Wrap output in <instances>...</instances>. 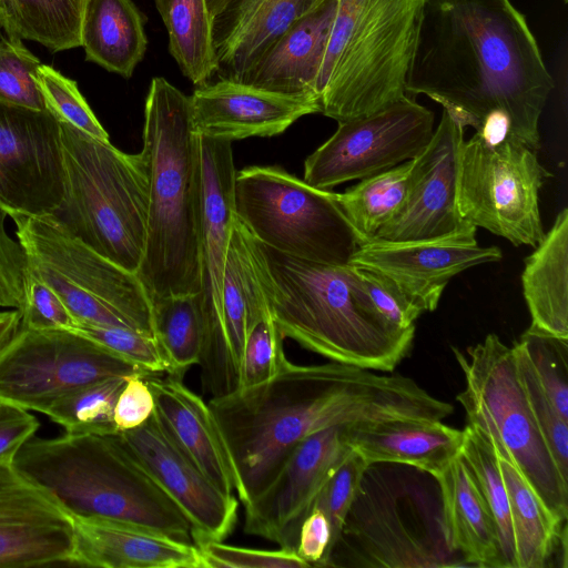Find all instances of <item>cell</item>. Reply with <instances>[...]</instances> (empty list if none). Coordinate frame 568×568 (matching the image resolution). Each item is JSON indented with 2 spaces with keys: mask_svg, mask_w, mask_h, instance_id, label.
Masks as SVG:
<instances>
[{
  "mask_svg": "<svg viewBox=\"0 0 568 568\" xmlns=\"http://www.w3.org/2000/svg\"><path fill=\"white\" fill-rule=\"evenodd\" d=\"M222 314L229 351L241 371L248 329L258 320L272 315L258 280L252 236L237 219L225 258Z\"/></svg>",
  "mask_w": 568,
  "mask_h": 568,
  "instance_id": "f546056e",
  "label": "cell"
},
{
  "mask_svg": "<svg viewBox=\"0 0 568 568\" xmlns=\"http://www.w3.org/2000/svg\"><path fill=\"white\" fill-rule=\"evenodd\" d=\"M145 22L132 0H87L80 32L85 60L131 78L146 52Z\"/></svg>",
  "mask_w": 568,
  "mask_h": 568,
  "instance_id": "f1b7e54d",
  "label": "cell"
},
{
  "mask_svg": "<svg viewBox=\"0 0 568 568\" xmlns=\"http://www.w3.org/2000/svg\"><path fill=\"white\" fill-rule=\"evenodd\" d=\"M435 479L447 549L460 552L466 565L504 568L495 523L462 453Z\"/></svg>",
  "mask_w": 568,
  "mask_h": 568,
  "instance_id": "4316f807",
  "label": "cell"
},
{
  "mask_svg": "<svg viewBox=\"0 0 568 568\" xmlns=\"http://www.w3.org/2000/svg\"><path fill=\"white\" fill-rule=\"evenodd\" d=\"M73 519L13 462L0 460V568L72 564Z\"/></svg>",
  "mask_w": 568,
  "mask_h": 568,
  "instance_id": "ffe728a7",
  "label": "cell"
},
{
  "mask_svg": "<svg viewBox=\"0 0 568 568\" xmlns=\"http://www.w3.org/2000/svg\"><path fill=\"white\" fill-rule=\"evenodd\" d=\"M425 0H337L316 91L322 114L343 122L406 94Z\"/></svg>",
  "mask_w": 568,
  "mask_h": 568,
  "instance_id": "8992f818",
  "label": "cell"
},
{
  "mask_svg": "<svg viewBox=\"0 0 568 568\" xmlns=\"http://www.w3.org/2000/svg\"><path fill=\"white\" fill-rule=\"evenodd\" d=\"M21 326L19 310L0 312V354L10 344Z\"/></svg>",
  "mask_w": 568,
  "mask_h": 568,
  "instance_id": "f5cc1de1",
  "label": "cell"
},
{
  "mask_svg": "<svg viewBox=\"0 0 568 568\" xmlns=\"http://www.w3.org/2000/svg\"><path fill=\"white\" fill-rule=\"evenodd\" d=\"M63 193L60 121L48 110L0 102V210L53 215Z\"/></svg>",
  "mask_w": 568,
  "mask_h": 568,
  "instance_id": "9a60e30c",
  "label": "cell"
},
{
  "mask_svg": "<svg viewBox=\"0 0 568 568\" xmlns=\"http://www.w3.org/2000/svg\"><path fill=\"white\" fill-rule=\"evenodd\" d=\"M7 216L0 210V307L19 310L24 298L29 258L21 242L7 233Z\"/></svg>",
  "mask_w": 568,
  "mask_h": 568,
  "instance_id": "c3c4849f",
  "label": "cell"
},
{
  "mask_svg": "<svg viewBox=\"0 0 568 568\" xmlns=\"http://www.w3.org/2000/svg\"><path fill=\"white\" fill-rule=\"evenodd\" d=\"M252 236V235H251ZM256 271L282 336L333 362L392 372L408 354L415 329L384 320L358 267L280 253L252 236Z\"/></svg>",
  "mask_w": 568,
  "mask_h": 568,
  "instance_id": "3957f363",
  "label": "cell"
},
{
  "mask_svg": "<svg viewBox=\"0 0 568 568\" xmlns=\"http://www.w3.org/2000/svg\"><path fill=\"white\" fill-rule=\"evenodd\" d=\"M412 165L413 160L403 162L337 193L343 213L364 243L373 240L402 207Z\"/></svg>",
  "mask_w": 568,
  "mask_h": 568,
  "instance_id": "836d02e7",
  "label": "cell"
},
{
  "mask_svg": "<svg viewBox=\"0 0 568 568\" xmlns=\"http://www.w3.org/2000/svg\"><path fill=\"white\" fill-rule=\"evenodd\" d=\"M366 295L375 311L400 329H415V321L424 313L390 280L359 268Z\"/></svg>",
  "mask_w": 568,
  "mask_h": 568,
  "instance_id": "7dc6e473",
  "label": "cell"
},
{
  "mask_svg": "<svg viewBox=\"0 0 568 568\" xmlns=\"http://www.w3.org/2000/svg\"><path fill=\"white\" fill-rule=\"evenodd\" d=\"M19 312L23 328L41 331L78 328L77 321L60 296L30 270Z\"/></svg>",
  "mask_w": 568,
  "mask_h": 568,
  "instance_id": "bcb514c9",
  "label": "cell"
},
{
  "mask_svg": "<svg viewBox=\"0 0 568 568\" xmlns=\"http://www.w3.org/2000/svg\"><path fill=\"white\" fill-rule=\"evenodd\" d=\"M37 82L45 108L60 122L69 124L95 139L110 141L78 84L61 72L41 63L37 72Z\"/></svg>",
  "mask_w": 568,
  "mask_h": 568,
  "instance_id": "60d3db41",
  "label": "cell"
},
{
  "mask_svg": "<svg viewBox=\"0 0 568 568\" xmlns=\"http://www.w3.org/2000/svg\"><path fill=\"white\" fill-rule=\"evenodd\" d=\"M371 371L286 358L271 381L210 398L243 506L266 487L300 442L322 429L397 418L443 420L454 412L409 377Z\"/></svg>",
  "mask_w": 568,
  "mask_h": 568,
  "instance_id": "7a4b0ae2",
  "label": "cell"
},
{
  "mask_svg": "<svg viewBox=\"0 0 568 568\" xmlns=\"http://www.w3.org/2000/svg\"><path fill=\"white\" fill-rule=\"evenodd\" d=\"M156 341L170 364V373L183 377L197 365L202 349V321L197 294L151 300Z\"/></svg>",
  "mask_w": 568,
  "mask_h": 568,
  "instance_id": "e575fe53",
  "label": "cell"
},
{
  "mask_svg": "<svg viewBox=\"0 0 568 568\" xmlns=\"http://www.w3.org/2000/svg\"><path fill=\"white\" fill-rule=\"evenodd\" d=\"M41 61L22 40L0 36V102L33 110H47L37 82Z\"/></svg>",
  "mask_w": 568,
  "mask_h": 568,
  "instance_id": "ab89813d",
  "label": "cell"
},
{
  "mask_svg": "<svg viewBox=\"0 0 568 568\" xmlns=\"http://www.w3.org/2000/svg\"><path fill=\"white\" fill-rule=\"evenodd\" d=\"M346 426L322 429L293 448L266 487L244 506L246 534L296 550L302 521L352 450L345 438Z\"/></svg>",
  "mask_w": 568,
  "mask_h": 568,
  "instance_id": "e0dca14e",
  "label": "cell"
},
{
  "mask_svg": "<svg viewBox=\"0 0 568 568\" xmlns=\"http://www.w3.org/2000/svg\"><path fill=\"white\" fill-rule=\"evenodd\" d=\"M555 87L525 16L510 0H425L406 94H424L465 128L540 148Z\"/></svg>",
  "mask_w": 568,
  "mask_h": 568,
  "instance_id": "6da1fadb",
  "label": "cell"
},
{
  "mask_svg": "<svg viewBox=\"0 0 568 568\" xmlns=\"http://www.w3.org/2000/svg\"><path fill=\"white\" fill-rule=\"evenodd\" d=\"M125 378L112 376L87 385L57 402L45 415L65 433H115L114 406Z\"/></svg>",
  "mask_w": 568,
  "mask_h": 568,
  "instance_id": "8d00e7d4",
  "label": "cell"
},
{
  "mask_svg": "<svg viewBox=\"0 0 568 568\" xmlns=\"http://www.w3.org/2000/svg\"><path fill=\"white\" fill-rule=\"evenodd\" d=\"M13 465L71 518H101L192 542L191 524L119 432L30 438Z\"/></svg>",
  "mask_w": 568,
  "mask_h": 568,
  "instance_id": "5b68a950",
  "label": "cell"
},
{
  "mask_svg": "<svg viewBox=\"0 0 568 568\" xmlns=\"http://www.w3.org/2000/svg\"><path fill=\"white\" fill-rule=\"evenodd\" d=\"M551 173L536 151L505 134L476 132L463 141L457 156L456 205L460 219L534 248L545 232L539 191Z\"/></svg>",
  "mask_w": 568,
  "mask_h": 568,
  "instance_id": "8fae6325",
  "label": "cell"
},
{
  "mask_svg": "<svg viewBox=\"0 0 568 568\" xmlns=\"http://www.w3.org/2000/svg\"><path fill=\"white\" fill-rule=\"evenodd\" d=\"M518 342L550 403L568 420V339L529 327Z\"/></svg>",
  "mask_w": 568,
  "mask_h": 568,
  "instance_id": "74e56055",
  "label": "cell"
},
{
  "mask_svg": "<svg viewBox=\"0 0 568 568\" xmlns=\"http://www.w3.org/2000/svg\"><path fill=\"white\" fill-rule=\"evenodd\" d=\"M145 379L154 396L155 413L179 447L223 494L237 493V474L209 403L180 376L148 374Z\"/></svg>",
  "mask_w": 568,
  "mask_h": 568,
  "instance_id": "7402d4cb",
  "label": "cell"
},
{
  "mask_svg": "<svg viewBox=\"0 0 568 568\" xmlns=\"http://www.w3.org/2000/svg\"><path fill=\"white\" fill-rule=\"evenodd\" d=\"M564 2H567V0H562Z\"/></svg>",
  "mask_w": 568,
  "mask_h": 568,
  "instance_id": "9f6ffc18",
  "label": "cell"
},
{
  "mask_svg": "<svg viewBox=\"0 0 568 568\" xmlns=\"http://www.w3.org/2000/svg\"><path fill=\"white\" fill-rule=\"evenodd\" d=\"M233 205L236 219L256 241L296 258L347 265L364 244L343 213L337 193L278 166L236 171Z\"/></svg>",
  "mask_w": 568,
  "mask_h": 568,
  "instance_id": "30bf717a",
  "label": "cell"
},
{
  "mask_svg": "<svg viewBox=\"0 0 568 568\" xmlns=\"http://www.w3.org/2000/svg\"><path fill=\"white\" fill-rule=\"evenodd\" d=\"M486 442L495 452L508 493L516 568H542L566 525L542 505L508 452L498 444Z\"/></svg>",
  "mask_w": 568,
  "mask_h": 568,
  "instance_id": "4dcf8cb0",
  "label": "cell"
},
{
  "mask_svg": "<svg viewBox=\"0 0 568 568\" xmlns=\"http://www.w3.org/2000/svg\"><path fill=\"white\" fill-rule=\"evenodd\" d=\"M190 100L196 132L229 142L278 135L300 118L321 112L315 99L271 92L231 80L196 87Z\"/></svg>",
  "mask_w": 568,
  "mask_h": 568,
  "instance_id": "44dd1931",
  "label": "cell"
},
{
  "mask_svg": "<svg viewBox=\"0 0 568 568\" xmlns=\"http://www.w3.org/2000/svg\"><path fill=\"white\" fill-rule=\"evenodd\" d=\"M210 14L214 19L222 13L233 0H205Z\"/></svg>",
  "mask_w": 568,
  "mask_h": 568,
  "instance_id": "db71d44e",
  "label": "cell"
},
{
  "mask_svg": "<svg viewBox=\"0 0 568 568\" xmlns=\"http://www.w3.org/2000/svg\"><path fill=\"white\" fill-rule=\"evenodd\" d=\"M121 438L191 524L194 545L223 541L237 523L235 495L223 494L179 447L155 410Z\"/></svg>",
  "mask_w": 568,
  "mask_h": 568,
  "instance_id": "ac0fdd59",
  "label": "cell"
},
{
  "mask_svg": "<svg viewBox=\"0 0 568 568\" xmlns=\"http://www.w3.org/2000/svg\"><path fill=\"white\" fill-rule=\"evenodd\" d=\"M283 339L272 316L263 317L252 325L241 361L240 389L264 384L277 375L287 358Z\"/></svg>",
  "mask_w": 568,
  "mask_h": 568,
  "instance_id": "b9f144b4",
  "label": "cell"
},
{
  "mask_svg": "<svg viewBox=\"0 0 568 568\" xmlns=\"http://www.w3.org/2000/svg\"><path fill=\"white\" fill-rule=\"evenodd\" d=\"M477 227L465 222L438 237L388 241L373 239L362 244L349 264L390 280L423 312L437 308L449 281L465 270L498 262V246H480Z\"/></svg>",
  "mask_w": 568,
  "mask_h": 568,
  "instance_id": "2e32d148",
  "label": "cell"
},
{
  "mask_svg": "<svg viewBox=\"0 0 568 568\" xmlns=\"http://www.w3.org/2000/svg\"><path fill=\"white\" fill-rule=\"evenodd\" d=\"M38 427V419L29 410L0 399V460L13 462Z\"/></svg>",
  "mask_w": 568,
  "mask_h": 568,
  "instance_id": "816d5d0a",
  "label": "cell"
},
{
  "mask_svg": "<svg viewBox=\"0 0 568 568\" xmlns=\"http://www.w3.org/2000/svg\"><path fill=\"white\" fill-rule=\"evenodd\" d=\"M1 31H2V28H1V24H0V36L2 34V32H1Z\"/></svg>",
  "mask_w": 568,
  "mask_h": 568,
  "instance_id": "11a10c76",
  "label": "cell"
},
{
  "mask_svg": "<svg viewBox=\"0 0 568 568\" xmlns=\"http://www.w3.org/2000/svg\"><path fill=\"white\" fill-rule=\"evenodd\" d=\"M169 34V51L194 85L210 82L216 71L213 18L205 0H154Z\"/></svg>",
  "mask_w": 568,
  "mask_h": 568,
  "instance_id": "1f68e13d",
  "label": "cell"
},
{
  "mask_svg": "<svg viewBox=\"0 0 568 568\" xmlns=\"http://www.w3.org/2000/svg\"><path fill=\"white\" fill-rule=\"evenodd\" d=\"M345 438L369 465L403 464L436 478L460 455L465 429L443 420L397 418L347 425Z\"/></svg>",
  "mask_w": 568,
  "mask_h": 568,
  "instance_id": "d4e9b609",
  "label": "cell"
},
{
  "mask_svg": "<svg viewBox=\"0 0 568 568\" xmlns=\"http://www.w3.org/2000/svg\"><path fill=\"white\" fill-rule=\"evenodd\" d=\"M331 550L329 521L322 509L312 506L301 524L295 551L310 567H323L327 564Z\"/></svg>",
  "mask_w": 568,
  "mask_h": 568,
  "instance_id": "f907efd6",
  "label": "cell"
},
{
  "mask_svg": "<svg viewBox=\"0 0 568 568\" xmlns=\"http://www.w3.org/2000/svg\"><path fill=\"white\" fill-rule=\"evenodd\" d=\"M453 351L465 376V388L456 399L465 409L467 426L503 446L542 505L566 524L568 480L536 424L513 347L491 333L466 353L455 347Z\"/></svg>",
  "mask_w": 568,
  "mask_h": 568,
  "instance_id": "ba28073f",
  "label": "cell"
},
{
  "mask_svg": "<svg viewBox=\"0 0 568 568\" xmlns=\"http://www.w3.org/2000/svg\"><path fill=\"white\" fill-rule=\"evenodd\" d=\"M435 130L434 113L410 95L372 113L338 122L305 161L304 181L329 190L415 159Z\"/></svg>",
  "mask_w": 568,
  "mask_h": 568,
  "instance_id": "5bb4252c",
  "label": "cell"
},
{
  "mask_svg": "<svg viewBox=\"0 0 568 568\" xmlns=\"http://www.w3.org/2000/svg\"><path fill=\"white\" fill-rule=\"evenodd\" d=\"M336 8L337 0H323L265 52L241 82L320 103L316 84Z\"/></svg>",
  "mask_w": 568,
  "mask_h": 568,
  "instance_id": "484cf974",
  "label": "cell"
},
{
  "mask_svg": "<svg viewBox=\"0 0 568 568\" xmlns=\"http://www.w3.org/2000/svg\"><path fill=\"white\" fill-rule=\"evenodd\" d=\"M202 216L200 232V292L202 349L201 383L211 398L240 389L241 371L226 343L222 287L232 226L235 165L232 142L201 136Z\"/></svg>",
  "mask_w": 568,
  "mask_h": 568,
  "instance_id": "7c38bea8",
  "label": "cell"
},
{
  "mask_svg": "<svg viewBox=\"0 0 568 568\" xmlns=\"http://www.w3.org/2000/svg\"><path fill=\"white\" fill-rule=\"evenodd\" d=\"M523 293L531 329L568 339V209L556 216L535 251L525 258Z\"/></svg>",
  "mask_w": 568,
  "mask_h": 568,
  "instance_id": "83f0119b",
  "label": "cell"
},
{
  "mask_svg": "<svg viewBox=\"0 0 568 568\" xmlns=\"http://www.w3.org/2000/svg\"><path fill=\"white\" fill-rule=\"evenodd\" d=\"M465 126L443 109L426 148L413 159L405 201L374 239L410 241L438 237L465 221L456 205L457 156Z\"/></svg>",
  "mask_w": 568,
  "mask_h": 568,
  "instance_id": "d6986e66",
  "label": "cell"
},
{
  "mask_svg": "<svg viewBox=\"0 0 568 568\" xmlns=\"http://www.w3.org/2000/svg\"><path fill=\"white\" fill-rule=\"evenodd\" d=\"M154 410L155 400L145 375H128L114 406L113 418L118 432L141 426Z\"/></svg>",
  "mask_w": 568,
  "mask_h": 568,
  "instance_id": "681fc988",
  "label": "cell"
},
{
  "mask_svg": "<svg viewBox=\"0 0 568 568\" xmlns=\"http://www.w3.org/2000/svg\"><path fill=\"white\" fill-rule=\"evenodd\" d=\"M465 429L462 456L471 470L495 523L504 568H516L508 493L491 446L471 427Z\"/></svg>",
  "mask_w": 568,
  "mask_h": 568,
  "instance_id": "d590c367",
  "label": "cell"
},
{
  "mask_svg": "<svg viewBox=\"0 0 568 568\" xmlns=\"http://www.w3.org/2000/svg\"><path fill=\"white\" fill-rule=\"evenodd\" d=\"M511 347L518 376L536 424L561 476L568 480V420L564 419L550 403L519 342H514Z\"/></svg>",
  "mask_w": 568,
  "mask_h": 568,
  "instance_id": "f35d334b",
  "label": "cell"
},
{
  "mask_svg": "<svg viewBox=\"0 0 568 568\" xmlns=\"http://www.w3.org/2000/svg\"><path fill=\"white\" fill-rule=\"evenodd\" d=\"M205 568H307L296 551L280 548L255 549L227 545L224 541H205L196 545Z\"/></svg>",
  "mask_w": 568,
  "mask_h": 568,
  "instance_id": "f6af8a7d",
  "label": "cell"
},
{
  "mask_svg": "<svg viewBox=\"0 0 568 568\" xmlns=\"http://www.w3.org/2000/svg\"><path fill=\"white\" fill-rule=\"evenodd\" d=\"M140 152L148 174L146 242L136 275L150 300L200 292L202 152L190 97L151 80Z\"/></svg>",
  "mask_w": 568,
  "mask_h": 568,
  "instance_id": "277c9868",
  "label": "cell"
},
{
  "mask_svg": "<svg viewBox=\"0 0 568 568\" xmlns=\"http://www.w3.org/2000/svg\"><path fill=\"white\" fill-rule=\"evenodd\" d=\"M369 466L357 452L352 449L326 480L313 504L324 511L329 521L332 549L342 535L348 511Z\"/></svg>",
  "mask_w": 568,
  "mask_h": 568,
  "instance_id": "ee69618b",
  "label": "cell"
},
{
  "mask_svg": "<svg viewBox=\"0 0 568 568\" xmlns=\"http://www.w3.org/2000/svg\"><path fill=\"white\" fill-rule=\"evenodd\" d=\"M72 564L103 568H205L196 545L139 526L72 518Z\"/></svg>",
  "mask_w": 568,
  "mask_h": 568,
  "instance_id": "cb8c5ba5",
  "label": "cell"
},
{
  "mask_svg": "<svg viewBox=\"0 0 568 568\" xmlns=\"http://www.w3.org/2000/svg\"><path fill=\"white\" fill-rule=\"evenodd\" d=\"M87 0H0V24L8 37L36 41L52 52L81 45Z\"/></svg>",
  "mask_w": 568,
  "mask_h": 568,
  "instance_id": "d6a6232c",
  "label": "cell"
},
{
  "mask_svg": "<svg viewBox=\"0 0 568 568\" xmlns=\"http://www.w3.org/2000/svg\"><path fill=\"white\" fill-rule=\"evenodd\" d=\"M323 0H233L213 20L219 80L241 82L265 52Z\"/></svg>",
  "mask_w": 568,
  "mask_h": 568,
  "instance_id": "603a6c76",
  "label": "cell"
},
{
  "mask_svg": "<svg viewBox=\"0 0 568 568\" xmlns=\"http://www.w3.org/2000/svg\"><path fill=\"white\" fill-rule=\"evenodd\" d=\"M61 123L64 193L53 217L74 237L136 273L146 242L148 174L141 153Z\"/></svg>",
  "mask_w": 568,
  "mask_h": 568,
  "instance_id": "52a82bcc",
  "label": "cell"
},
{
  "mask_svg": "<svg viewBox=\"0 0 568 568\" xmlns=\"http://www.w3.org/2000/svg\"><path fill=\"white\" fill-rule=\"evenodd\" d=\"M132 374L146 375L77 329L20 326L0 354V399L47 414L87 385Z\"/></svg>",
  "mask_w": 568,
  "mask_h": 568,
  "instance_id": "4fadbf2b",
  "label": "cell"
},
{
  "mask_svg": "<svg viewBox=\"0 0 568 568\" xmlns=\"http://www.w3.org/2000/svg\"><path fill=\"white\" fill-rule=\"evenodd\" d=\"M29 270L62 300L80 326H121L153 336L151 300L135 273L97 253L52 215H13Z\"/></svg>",
  "mask_w": 568,
  "mask_h": 568,
  "instance_id": "9c48e42d",
  "label": "cell"
},
{
  "mask_svg": "<svg viewBox=\"0 0 568 568\" xmlns=\"http://www.w3.org/2000/svg\"><path fill=\"white\" fill-rule=\"evenodd\" d=\"M77 331L144 374H169L168 358L155 337L121 326H80Z\"/></svg>",
  "mask_w": 568,
  "mask_h": 568,
  "instance_id": "7bdbcfd3",
  "label": "cell"
}]
</instances>
